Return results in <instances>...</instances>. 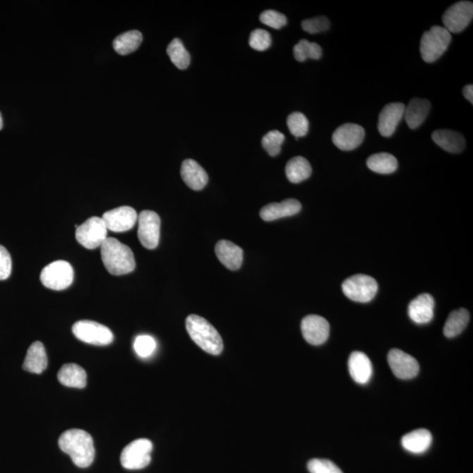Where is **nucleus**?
<instances>
[{
  "label": "nucleus",
  "instance_id": "c756f323",
  "mask_svg": "<svg viewBox=\"0 0 473 473\" xmlns=\"http://www.w3.org/2000/svg\"><path fill=\"white\" fill-rule=\"evenodd\" d=\"M367 167L371 171L381 175L392 174L398 168V161L388 153H379L367 159Z\"/></svg>",
  "mask_w": 473,
  "mask_h": 473
},
{
  "label": "nucleus",
  "instance_id": "4c0bfd02",
  "mask_svg": "<svg viewBox=\"0 0 473 473\" xmlns=\"http://www.w3.org/2000/svg\"><path fill=\"white\" fill-rule=\"evenodd\" d=\"M302 30L310 35L326 32L330 28V21L326 17L319 16L313 19L305 20L302 23Z\"/></svg>",
  "mask_w": 473,
  "mask_h": 473
},
{
  "label": "nucleus",
  "instance_id": "423d86ee",
  "mask_svg": "<svg viewBox=\"0 0 473 473\" xmlns=\"http://www.w3.org/2000/svg\"><path fill=\"white\" fill-rule=\"evenodd\" d=\"M73 281L74 269L67 262H54L42 271V283L49 290L57 291L66 290Z\"/></svg>",
  "mask_w": 473,
  "mask_h": 473
},
{
  "label": "nucleus",
  "instance_id": "0eeeda50",
  "mask_svg": "<svg viewBox=\"0 0 473 473\" xmlns=\"http://www.w3.org/2000/svg\"><path fill=\"white\" fill-rule=\"evenodd\" d=\"M75 338L86 344L104 346L113 343L114 336L109 328L90 320H81L72 327Z\"/></svg>",
  "mask_w": 473,
  "mask_h": 473
},
{
  "label": "nucleus",
  "instance_id": "393cba45",
  "mask_svg": "<svg viewBox=\"0 0 473 473\" xmlns=\"http://www.w3.org/2000/svg\"><path fill=\"white\" fill-rule=\"evenodd\" d=\"M431 110V103L429 100L414 99L410 101L409 106L405 107L404 117L407 125L411 129H417L424 122Z\"/></svg>",
  "mask_w": 473,
  "mask_h": 473
},
{
  "label": "nucleus",
  "instance_id": "1a4fd4ad",
  "mask_svg": "<svg viewBox=\"0 0 473 473\" xmlns=\"http://www.w3.org/2000/svg\"><path fill=\"white\" fill-rule=\"evenodd\" d=\"M75 227V238L78 243L89 250L100 247L108 238L106 223L99 216H92L82 225Z\"/></svg>",
  "mask_w": 473,
  "mask_h": 473
},
{
  "label": "nucleus",
  "instance_id": "c9c22d12",
  "mask_svg": "<svg viewBox=\"0 0 473 473\" xmlns=\"http://www.w3.org/2000/svg\"><path fill=\"white\" fill-rule=\"evenodd\" d=\"M272 44V37L264 30H255L251 32L249 45L257 51H265Z\"/></svg>",
  "mask_w": 473,
  "mask_h": 473
},
{
  "label": "nucleus",
  "instance_id": "cd10ccee",
  "mask_svg": "<svg viewBox=\"0 0 473 473\" xmlns=\"http://www.w3.org/2000/svg\"><path fill=\"white\" fill-rule=\"evenodd\" d=\"M285 171H286V176L290 182L299 183L312 176V168L307 159L296 156L288 161Z\"/></svg>",
  "mask_w": 473,
  "mask_h": 473
},
{
  "label": "nucleus",
  "instance_id": "c85d7f7f",
  "mask_svg": "<svg viewBox=\"0 0 473 473\" xmlns=\"http://www.w3.org/2000/svg\"><path fill=\"white\" fill-rule=\"evenodd\" d=\"M470 320V314L465 309L454 310L450 314L449 317L443 328V334L446 338H455L460 335L467 328Z\"/></svg>",
  "mask_w": 473,
  "mask_h": 473
},
{
  "label": "nucleus",
  "instance_id": "9d476101",
  "mask_svg": "<svg viewBox=\"0 0 473 473\" xmlns=\"http://www.w3.org/2000/svg\"><path fill=\"white\" fill-rule=\"evenodd\" d=\"M473 4L471 1H460L453 4L443 16L444 28L450 32H460L472 23Z\"/></svg>",
  "mask_w": 473,
  "mask_h": 473
},
{
  "label": "nucleus",
  "instance_id": "4468645a",
  "mask_svg": "<svg viewBox=\"0 0 473 473\" xmlns=\"http://www.w3.org/2000/svg\"><path fill=\"white\" fill-rule=\"evenodd\" d=\"M301 328L303 338L312 345H323L330 335V324L323 317L317 315L305 317L302 321Z\"/></svg>",
  "mask_w": 473,
  "mask_h": 473
},
{
  "label": "nucleus",
  "instance_id": "e433bc0d",
  "mask_svg": "<svg viewBox=\"0 0 473 473\" xmlns=\"http://www.w3.org/2000/svg\"><path fill=\"white\" fill-rule=\"evenodd\" d=\"M259 20L266 26L274 28V30H281V27L286 26L288 23L287 17L284 14L274 10L264 11L259 16Z\"/></svg>",
  "mask_w": 473,
  "mask_h": 473
},
{
  "label": "nucleus",
  "instance_id": "a211bd4d",
  "mask_svg": "<svg viewBox=\"0 0 473 473\" xmlns=\"http://www.w3.org/2000/svg\"><path fill=\"white\" fill-rule=\"evenodd\" d=\"M215 252L223 266L232 271L240 269L243 262V250L238 245L228 240H220L216 243Z\"/></svg>",
  "mask_w": 473,
  "mask_h": 473
},
{
  "label": "nucleus",
  "instance_id": "f3484780",
  "mask_svg": "<svg viewBox=\"0 0 473 473\" xmlns=\"http://www.w3.org/2000/svg\"><path fill=\"white\" fill-rule=\"evenodd\" d=\"M434 308L435 301L432 295L422 294L410 303L409 316L415 324H428L434 317Z\"/></svg>",
  "mask_w": 473,
  "mask_h": 473
},
{
  "label": "nucleus",
  "instance_id": "f03ea898",
  "mask_svg": "<svg viewBox=\"0 0 473 473\" xmlns=\"http://www.w3.org/2000/svg\"><path fill=\"white\" fill-rule=\"evenodd\" d=\"M101 258L108 272L123 276L135 269L136 262L132 249L114 238H107L100 247Z\"/></svg>",
  "mask_w": 473,
  "mask_h": 473
},
{
  "label": "nucleus",
  "instance_id": "b1692460",
  "mask_svg": "<svg viewBox=\"0 0 473 473\" xmlns=\"http://www.w3.org/2000/svg\"><path fill=\"white\" fill-rule=\"evenodd\" d=\"M57 378L60 383L68 388H84L87 384V374L84 368L74 363L63 364Z\"/></svg>",
  "mask_w": 473,
  "mask_h": 473
},
{
  "label": "nucleus",
  "instance_id": "7ed1b4c3",
  "mask_svg": "<svg viewBox=\"0 0 473 473\" xmlns=\"http://www.w3.org/2000/svg\"><path fill=\"white\" fill-rule=\"evenodd\" d=\"M186 328L191 339L204 352L219 355L223 352L221 336L204 317L190 315L186 319Z\"/></svg>",
  "mask_w": 473,
  "mask_h": 473
},
{
  "label": "nucleus",
  "instance_id": "72a5a7b5",
  "mask_svg": "<svg viewBox=\"0 0 473 473\" xmlns=\"http://www.w3.org/2000/svg\"><path fill=\"white\" fill-rule=\"evenodd\" d=\"M287 124L290 133L296 139L305 137L309 132V121L302 113H293L288 117Z\"/></svg>",
  "mask_w": 473,
  "mask_h": 473
},
{
  "label": "nucleus",
  "instance_id": "6ab92c4d",
  "mask_svg": "<svg viewBox=\"0 0 473 473\" xmlns=\"http://www.w3.org/2000/svg\"><path fill=\"white\" fill-rule=\"evenodd\" d=\"M180 176L188 187L194 190H203L208 183L207 171L196 161L187 159L180 168Z\"/></svg>",
  "mask_w": 473,
  "mask_h": 473
},
{
  "label": "nucleus",
  "instance_id": "58836bf2",
  "mask_svg": "<svg viewBox=\"0 0 473 473\" xmlns=\"http://www.w3.org/2000/svg\"><path fill=\"white\" fill-rule=\"evenodd\" d=\"M308 470L310 473H343L333 462L319 458L309 461Z\"/></svg>",
  "mask_w": 473,
  "mask_h": 473
},
{
  "label": "nucleus",
  "instance_id": "7c9ffc66",
  "mask_svg": "<svg viewBox=\"0 0 473 473\" xmlns=\"http://www.w3.org/2000/svg\"><path fill=\"white\" fill-rule=\"evenodd\" d=\"M167 53L173 63L176 65L179 70H186L190 66V53L184 47L183 43L180 39L176 38L169 43L167 48Z\"/></svg>",
  "mask_w": 473,
  "mask_h": 473
},
{
  "label": "nucleus",
  "instance_id": "a19ab883",
  "mask_svg": "<svg viewBox=\"0 0 473 473\" xmlns=\"http://www.w3.org/2000/svg\"><path fill=\"white\" fill-rule=\"evenodd\" d=\"M463 94L469 102H470L472 104H473V86L472 85H468L467 86H465V88L463 89Z\"/></svg>",
  "mask_w": 473,
  "mask_h": 473
},
{
  "label": "nucleus",
  "instance_id": "2f4dec72",
  "mask_svg": "<svg viewBox=\"0 0 473 473\" xmlns=\"http://www.w3.org/2000/svg\"><path fill=\"white\" fill-rule=\"evenodd\" d=\"M294 56L298 61H305L307 59L319 60L322 56L323 50L315 42H310L307 39H301L294 47Z\"/></svg>",
  "mask_w": 473,
  "mask_h": 473
},
{
  "label": "nucleus",
  "instance_id": "6e6552de",
  "mask_svg": "<svg viewBox=\"0 0 473 473\" xmlns=\"http://www.w3.org/2000/svg\"><path fill=\"white\" fill-rule=\"evenodd\" d=\"M346 297L357 302H368L376 295L377 281L364 274H356L346 279L342 285Z\"/></svg>",
  "mask_w": 473,
  "mask_h": 473
},
{
  "label": "nucleus",
  "instance_id": "f704fd0d",
  "mask_svg": "<svg viewBox=\"0 0 473 473\" xmlns=\"http://www.w3.org/2000/svg\"><path fill=\"white\" fill-rule=\"evenodd\" d=\"M133 348L140 357H148L153 355L156 349V342L151 336L140 335L136 338Z\"/></svg>",
  "mask_w": 473,
  "mask_h": 473
},
{
  "label": "nucleus",
  "instance_id": "ea45409f",
  "mask_svg": "<svg viewBox=\"0 0 473 473\" xmlns=\"http://www.w3.org/2000/svg\"><path fill=\"white\" fill-rule=\"evenodd\" d=\"M12 273V259L6 247L0 245V281L6 280Z\"/></svg>",
  "mask_w": 473,
  "mask_h": 473
},
{
  "label": "nucleus",
  "instance_id": "f8f14e48",
  "mask_svg": "<svg viewBox=\"0 0 473 473\" xmlns=\"http://www.w3.org/2000/svg\"><path fill=\"white\" fill-rule=\"evenodd\" d=\"M102 219L108 231L124 233L131 230L138 221V214L135 209L121 207L104 213Z\"/></svg>",
  "mask_w": 473,
  "mask_h": 473
},
{
  "label": "nucleus",
  "instance_id": "aec40b11",
  "mask_svg": "<svg viewBox=\"0 0 473 473\" xmlns=\"http://www.w3.org/2000/svg\"><path fill=\"white\" fill-rule=\"evenodd\" d=\"M302 209V204L296 199H286L281 203H272L266 205L261 209V218L264 221L287 218L297 214Z\"/></svg>",
  "mask_w": 473,
  "mask_h": 473
},
{
  "label": "nucleus",
  "instance_id": "20e7f679",
  "mask_svg": "<svg viewBox=\"0 0 473 473\" xmlns=\"http://www.w3.org/2000/svg\"><path fill=\"white\" fill-rule=\"evenodd\" d=\"M451 42L450 32L443 27L434 26L422 35L420 52L426 63H434L446 51Z\"/></svg>",
  "mask_w": 473,
  "mask_h": 473
},
{
  "label": "nucleus",
  "instance_id": "dca6fc26",
  "mask_svg": "<svg viewBox=\"0 0 473 473\" xmlns=\"http://www.w3.org/2000/svg\"><path fill=\"white\" fill-rule=\"evenodd\" d=\"M405 107L403 103H391L382 109L378 122V130L382 136L390 137L395 133L404 117Z\"/></svg>",
  "mask_w": 473,
  "mask_h": 473
},
{
  "label": "nucleus",
  "instance_id": "5701e85b",
  "mask_svg": "<svg viewBox=\"0 0 473 473\" xmlns=\"http://www.w3.org/2000/svg\"><path fill=\"white\" fill-rule=\"evenodd\" d=\"M48 367L44 345L42 342L36 341L30 345L23 364V369L32 374H42Z\"/></svg>",
  "mask_w": 473,
  "mask_h": 473
},
{
  "label": "nucleus",
  "instance_id": "f257e3e1",
  "mask_svg": "<svg viewBox=\"0 0 473 473\" xmlns=\"http://www.w3.org/2000/svg\"><path fill=\"white\" fill-rule=\"evenodd\" d=\"M59 443L61 450L71 457L77 467L87 468L93 463L95 447L88 432L78 429H70L61 434Z\"/></svg>",
  "mask_w": 473,
  "mask_h": 473
},
{
  "label": "nucleus",
  "instance_id": "412c9836",
  "mask_svg": "<svg viewBox=\"0 0 473 473\" xmlns=\"http://www.w3.org/2000/svg\"><path fill=\"white\" fill-rule=\"evenodd\" d=\"M349 371L352 378L357 383L367 384L373 375V366L371 360L364 353L352 352L349 357Z\"/></svg>",
  "mask_w": 473,
  "mask_h": 473
},
{
  "label": "nucleus",
  "instance_id": "ddd939ff",
  "mask_svg": "<svg viewBox=\"0 0 473 473\" xmlns=\"http://www.w3.org/2000/svg\"><path fill=\"white\" fill-rule=\"evenodd\" d=\"M388 361L393 374L400 380H410L417 376L420 370L417 360L402 350H391Z\"/></svg>",
  "mask_w": 473,
  "mask_h": 473
},
{
  "label": "nucleus",
  "instance_id": "a878e982",
  "mask_svg": "<svg viewBox=\"0 0 473 473\" xmlns=\"http://www.w3.org/2000/svg\"><path fill=\"white\" fill-rule=\"evenodd\" d=\"M431 433L425 429H417V431L407 433L402 439L404 449L415 454L425 453L431 446Z\"/></svg>",
  "mask_w": 473,
  "mask_h": 473
},
{
  "label": "nucleus",
  "instance_id": "79ce46f5",
  "mask_svg": "<svg viewBox=\"0 0 473 473\" xmlns=\"http://www.w3.org/2000/svg\"><path fill=\"white\" fill-rule=\"evenodd\" d=\"M3 128V118L2 115L0 113V130Z\"/></svg>",
  "mask_w": 473,
  "mask_h": 473
},
{
  "label": "nucleus",
  "instance_id": "4be33fe9",
  "mask_svg": "<svg viewBox=\"0 0 473 473\" xmlns=\"http://www.w3.org/2000/svg\"><path fill=\"white\" fill-rule=\"evenodd\" d=\"M432 140L443 150L451 154L461 153L465 147L464 136L453 130H436L432 133Z\"/></svg>",
  "mask_w": 473,
  "mask_h": 473
},
{
  "label": "nucleus",
  "instance_id": "9b49d317",
  "mask_svg": "<svg viewBox=\"0 0 473 473\" xmlns=\"http://www.w3.org/2000/svg\"><path fill=\"white\" fill-rule=\"evenodd\" d=\"M138 238L144 247L153 250L160 240L161 219L156 212L143 211L138 215Z\"/></svg>",
  "mask_w": 473,
  "mask_h": 473
},
{
  "label": "nucleus",
  "instance_id": "2eb2a0df",
  "mask_svg": "<svg viewBox=\"0 0 473 473\" xmlns=\"http://www.w3.org/2000/svg\"><path fill=\"white\" fill-rule=\"evenodd\" d=\"M364 135L366 133L362 126L346 123L336 130L332 135V142L340 150L352 151L362 144Z\"/></svg>",
  "mask_w": 473,
  "mask_h": 473
},
{
  "label": "nucleus",
  "instance_id": "bb28decb",
  "mask_svg": "<svg viewBox=\"0 0 473 473\" xmlns=\"http://www.w3.org/2000/svg\"><path fill=\"white\" fill-rule=\"evenodd\" d=\"M143 41L142 32L132 30L124 32L113 41V49L118 55L126 56L136 51Z\"/></svg>",
  "mask_w": 473,
  "mask_h": 473
},
{
  "label": "nucleus",
  "instance_id": "39448f33",
  "mask_svg": "<svg viewBox=\"0 0 473 473\" xmlns=\"http://www.w3.org/2000/svg\"><path fill=\"white\" fill-rule=\"evenodd\" d=\"M153 443L150 440L140 438L130 443L123 450L121 462L122 467L128 470H140L147 467L151 462Z\"/></svg>",
  "mask_w": 473,
  "mask_h": 473
},
{
  "label": "nucleus",
  "instance_id": "473e14b6",
  "mask_svg": "<svg viewBox=\"0 0 473 473\" xmlns=\"http://www.w3.org/2000/svg\"><path fill=\"white\" fill-rule=\"evenodd\" d=\"M285 140V136L283 133L272 130L266 133L262 138V147L267 152L270 156H277L281 153V145Z\"/></svg>",
  "mask_w": 473,
  "mask_h": 473
}]
</instances>
